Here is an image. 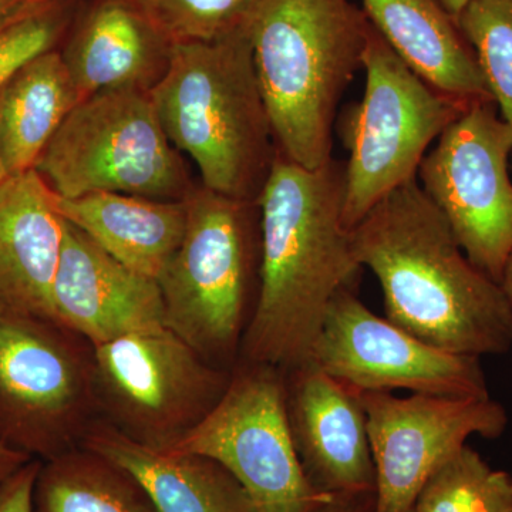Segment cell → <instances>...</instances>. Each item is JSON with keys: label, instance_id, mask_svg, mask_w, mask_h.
I'll use <instances>...</instances> for the list:
<instances>
[{"label": "cell", "instance_id": "obj_36", "mask_svg": "<svg viewBox=\"0 0 512 512\" xmlns=\"http://www.w3.org/2000/svg\"><path fill=\"white\" fill-rule=\"evenodd\" d=\"M512 512V511H511Z\"/></svg>", "mask_w": 512, "mask_h": 512}, {"label": "cell", "instance_id": "obj_11", "mask_svg": "<svg viewBox=\"0 0 512 512\" xmlns=\"http://www.w3.org/2000/svg\"><path fill=\"white\" fill-rule=\"evenodd\" d=\"M511 157V127L495 101H477L441 133L417 173L471 264L497 284L512 254Z\"/></svg>", "mask_w": 512, "mask_h": 512}, {"label": "cell", "instance_id": "obj_14", "mask_svg": "<svg viewBox=\"0 0 512 512\" xmlns=\"http://www.w3.org/2000/svg\"><path fill=\"white\" fill-rule=\"evenodd\" d=\"M293 440L306 474L332 495H375L362 393L308 360L285 372Z\"/></svg>", "mask_w": 512, "mask_h": 512}, {"label": "cell", "instance_id": "obj_6", "mask_svg": "<svg viewBox=\"0 0 512 512\" xmlns=\"http://www.w3.org/2000/svg\"><path fill=\"white\" fill-rule=\"evenodd\" d=\"M35 170L62 198L120 192L184 201L195 190L150 90L140 87L101 90L77 103Z\"/></svg>", "mask_w": 512, "mask_h": 512}, {"label": "cell", "instance_id": "obj_9", "mask_svg": "<svg viewBox=\"0 0 512 512\" xmlns=\"http://www.w3.org/2000/svg\"><path fill=\"white\" fill-rule=\"evenodd\" d=\"M93 349L101 419L154 450L183 440L231 380L232 369L212 365L167 326Z\"/></svg>", "mask_w": 512, "mask_h": 512}, {"label": "cell", "instance_id": "obj_28", "mask_svg": "<svg viewBox=\"0 0 512 512\" xmlns=\"http://www.w3.org/2000/svg\"><path fill=\"white\" fill-rule=\"evenodd\" d=\"M373 504H375V495H355V497L338 495L332 503L319 512H373Z\"/></svg>", "mask_w": 512, "mask_h": 512}, {"label": "cell", "instance_id": "obj_13", "mask_svg": "<svg viewBox=\"0 0 512 512\" xmlns=\"http://www.w3.org/2000/svg\"><path fill=\"white\" fill-rule=\"evenodd\" d=\"M375 464L373 512H409L430 477L473 436L493 440L508 426L491 396L362 393Z\"/></svg>", "mask_w": 512, "mask_h": 512}, {"label": "cell", "instance_id": "obj_21", "mask_svg": "<svg viewBox=\"0 0 512 512\" xmlns=\"http://www.w3.org/2000/svg\"><path fill=\"white\" fill-rule=\"evenodd\" d=\"M80 103L62 53H43L0 89V153L10 175L33 170L57 128Z\"/></svg>", "mask_w": 512, "mask_h": 512}, {"label": "cell", "instance_id": "obj_22", "mask_svg": "<svg viewBox=\"0 0 512 512\" xmlns=\"http://www.w3.org/2000/svg\"><path fill=\"white\" fill-rule=\"evenodd\" d=\"M33 512H158L128 471L77 446L40 466Z\"/></svg>", "mask_w": 512, "mask_h": 512}, {"label": "cell", "instance_id": "obj_29", "mask_svg": "<svg viewBox=\"0 0 512 512\" xmlns=\"http://www.w3.org/2000/svg\"><path fill=\"white\" fill-rule=\"evenodd\" d=\"M25 456L20 451L0 444V481L12 476L20 467L25 466Z\"/></svg>", "mask_w": 512, "mask_h": 512}, {"label": "cell", "instance_id": "obj_26", "mask_svg": "<svg viewBox=\"0 0 512 512\" xmlns=\"http://www.w3.org/2000/svg\"><path fill=\"white\" fill-rule=\"evenodd\" d=\"M63 26L56 2H26L0 20V89L26 64L55 49Z\"/></svg>", "mask_w": 512, "mask_h": 512}, {"label": "cell", "instance_id": "obj_32", "mask_svg": "<svg viewBox=\"0 0 512 512\" xmlns=\"http://www.w3.org/2000/svg\"><path fill=\"white\" fill-rule=\"evenodd\" d=\"M26 2L28 0H0V20L8 18Z\"/></svg>", "mask_w": 512, "mask_h": 512}, {"label": "cell", "instance_id": "obj_17", "mask_svg": "<svg viewBox=\"0 0 512 512\" xmlns=\"http://www.w3.org/2000/svg\"><path fill=\"white\" fill-rule=\"evenodd\" d=\"M170 50L137 0H101L60 53L82 101L116 87L153 89Z\"/></svg>", "mask_w": 512, "mask_h": 512}, {"label": "cell", "instance_id": "obj_24", "mask_svg": "<svg viewBox=\"0 0 512 512\" xmlns=\"http://www.w3.org/2000/svg\"><path fill=\"white\" fill-rule=\"evenodd\" d=\"M501 119L512 130V0H471L457 19Z\"/></svg>", "mask_w": 512, "mask_h": 512}, {"label": "cell", "instance_id": "obj_18", "mask_svg": "<svg viewBox=\"0 0 512 512\" xmlns=\"http://www.w3.org/2000/svg\"><path fill=\"white\" fill-rule=\"evenodd\" d=\"M362 2L387 45L437 92L466 104L493 100L473 47L440 0Z\"/></svg>", "mask_w": 512, "mask_h": 512}, {"label": "cell", "instance_id": "obj_23", "mask_svg": "<svg viewBox=\"0 0 512 512\" xmlns=\"http://www.w3.org/2000/svg\"><path fill=\"white\" fill-rule=\"evenodd\" d=\"M416 507L420 512H511L512 474L495 470L464 446L430 477Z\"/></svg>", "mask_w": 512, "mask_h": 512}, {"label": "cell", "instance_id": "obj_25", "mask_svg": "<svg viewBox=\"0 0 512 512\" xmlns=\"http://www.w3.org/2000/svg\"><path fill=\"white\" fill-rule=\"evenodd\" d=\"M173 45L214 42L244 32L262 0H137Z\"/></svg>", "mask_w": 512, "mask_h": 512}, {"label": "cell", "instance_id": "obj_5", "mask_svg": "<svg viewBox=\"0 0 512 512\" xmlns=\"http://www.w3.org/2000/svg\"><path fill=\"white\" fill-rule=\"evenodd\" d=\"M187 227L180 247L158 276L165 326L205 360L231 370L258 292V201L195 188L185 198Z\"/></svg>", "mask_w": 512, "mask_h": 512}, {"label": "cell", "instance_id": "obj_3", "mask_svg": "<svg viewBox=\"0 0 512 512\" xmlns=\"http://www.w3.org/2000/svg\"><path fill=\"white\" fill-rule=\"evenodd\" d=\"M370 28L350 0H262L248 37L281 156L306 168L333 160L339 101L362 67Z\"/></svg>", "mask_w": 512, "mask_h": 512}, {"label": "cell", "instance_id": "obj_10", "mask_svg": "<svg viewBox=\"0 0 512 512\" xmlns=\"http://www.w3.org/2000/svg\"><path fill=\"white\" fill-rule=\"evenodd\" d=\"M0 404L23 444L53 458L100 419L93 346L59 320L0 315Z\"/></svg>", "mask_w": 512, "mask_h": 512}, {"label": "cell", "instance_id": "obj_19", "mask_svg": "<svg viewBox=\"0 0 512 512\" xmlns=\"http://www.w3.org/2000/svg\"><path fill=\"white\" fill-rule=\"evenodd\" d=\"M80 446L128 471L158 512H255L241 484L211 458L143 446L101 417Z\"/></svg>", "mask_w": 512, "mask_h": 512}, {"label": "cell", "instance_id": "obj_27", "mask_svg": "<svg viewBox=\"0 0 512 512\" xmlns=\"http://www.w3.org/2000/svg\"><path fill=\"white\" fill-rule=\"evenodd\" d=\"M39 461H30L0 481V512H33Z\"/></svg>", "mask_w": 512, "mask_h": 512}, {"label": "cell", "instance_id": "obj_8", "mask_svg": "<svg viewBox=\"0 0 512 512\" xmlns=\"http://www.w3.org/2000/svg\"><path fill=\"white\" fill-rule=\"evenodd\" d=\"M170 450L217 461L255 512H319L338 497L319 490L303 468L278 367L238 360L217 406Z\"/></svg>", "mask_w": 512, "mask_h": 512}, {"label": "cell", "instance_id": "obj_34", "mask_svg": "<svg viewBox=\"0 0 512 512\" xmlns=\"http://www.w3.org/2000/svg\"><path fill=\"white\" fill-rule=\"evenodd\" d=\"M28 2L49 3V2H57V0H28Z\"/></svg>", "mask_w": 512, "mask_h": 512}, {"label": "cell", "instance_id": "obj_16", "mask_svg": "<svg viewBox=\"0 0 512 512\" xmlns=\"http://www.w3.org/2000/svg\"><path fill=\"white\" fill-rule=\"evenodd\" d=\"M55 198L35 168L9 175L0 184V315L56 319L52 289L64 218Z\"/></svg>", "mask_w": 512, "mask_h": 512}, {"label": "cell", "instance_id": "obj_12", "mask_svg": "<svg viewBox=\"0 0 512 512\" xmlns=\"http://www.w3.org/2000/svg\"><path fill=\"white\" fill-rule=\"evenodd\" d=\"M309 360L360 393L490 396L481 357L423 342L375 315L355 289H343L330 303Z\"/></svg>", "mask_w": 512, "mask_h": 512}, {"label": "cell", "instance_id": "obj_1", "mask_svg": "<svg viewBox=\"0 0 512 512\" xmlns=\"http://www.w3.org/2000/svg\"><path fill=\"white\" fill-rule=\"evenodd\" d=\"M345 163L306 168L276 154L258 198V295L239 360L288 372L311 359L326 312L362 266L343 224Z\"/></svg>", "mask_w": 512, "mask_h": 512}, {"label": "cell", "instance_id": "obj_15", "mask_svg": "<svg viewBox=\"0 0 512 512\" xmlns=\"http://www.w3.org/2000/svg\"><path fill=\"white\" fill-rule=\"evenodd\" d=\"M52 301L56 319L92 346L165 326L157 279L127 268L66 220Z\"/></svg>", "mask_w": 512, "mask_h": 512}, {"label": "cell", "instance_id": "obj_7", "mask_svg": "<svg viewBox=\"0 0 512 512\" xmlns=\"http://www.w3.org/2000/svg\"><path fill=\"white\" fill-rule=\"evenodd\" d=\"M362 67L365 93L338 124L349 153L342 212L349 231L387 195L417 178L433 141L470 106L424 82L373 26Z\"/></svg>", "mask_w": 512, "mask_h": 512}, {"label": "cell", "instance_id": "obj_33", "mask_svg": "<svg viewBox=\"0 0 512 512\" xmlns=\"http://www.w3.org/2000/svg\"><path fill=\"white\" fill-rule=\"evenodd\" d=\"M8 168H6L5 161H3L2 153H0V184L9 177Z\"/></svg>", "mask_w": 512, "mask_h": 512}, {"label": "cell", "instance_id": "obj_20", "mask_svg": "<svg viewBox=\"0 0 512 512\" xmlns=\"http://www.w3.org/2000/svg\"><path fill=\"white\" fill-rule=\"evenodd\" d=\"M55 202L64 220L82 229L107 254L154 279L180 247L187 227L185 200L94 192L77 198L56 195Z\"/></svg>", "mask_w": 512, "mask_h": 512}, {"label": "cell", "instance_id": "obj_35", "mask_svg": "<svg viewBox=\"0 0 512 512\" xmlns=\"http://www.w3.org/2000/svg\"><path fill=\"white\" fill-rule=\"evenodd\" d=\"M409 512H420V511H419V508H417L416 505H414L412 510H410Z\"/></svg>", "mask_w": 512, "mask_h": 512}, {"label": "cell", "instance_id": "obj_30", "mask_svg": "<svg viewBox=\"0 0 512 512\" xmlns=\"http://www.w3.org/2000/svg\"><path fill=\"white\" fill-rule=\"evenodd\" d=\"M501 288L507 296L508 302H510L512 309V254L510 258H508L507 265H505L503 278H501L500 282Z\"/></svg>", "mask_w": 512, "mask_h": 512}, {"label": "cell", "instance_id": "obj_4", "mask_svg": "<svg viewBox=\"0 0 512 512\" xmlns=\"http://www.w3.org/2000/svg\"><path fill=\"white\" fill-rule=\"evenodd\" d=\"M150 94L168 140L197 165L202 187L258 201L278 151L248 29L171 46Z\"/></svg>", "mask_w": 512, "mask_h": 512}, {"label": "cell", "instance_id": "obj_2", "mask_svg": "<svg viewBox=\"0 0 512 512\" xmlns=\"http://www.w3.org/2000/svg\"><path fill=\"white\" fill-rule=\"evenodd\" d=\"M386 318L436 348L483 357L512 350V309L500 284L471 264L417 178L350 231Z\"/></svg>", "mask_w": 512, "mask_h": 512}, {"label": "cell", "instance_id": "obj_31", "mask_svg": "<svg viewBox=\"0 0 512 512\" xmlns=\"http://www.w3.org/2000/svg\"><path fill=\"white\" fill-rule=\"evenodd\" d=\"M440 2L443 3L447 12L457 20L458 16H460L461 12L466 9V6L471 2V0H440Z\"/></svg>", "mask_w": 512, "mask_h": 512}]
</instances>
